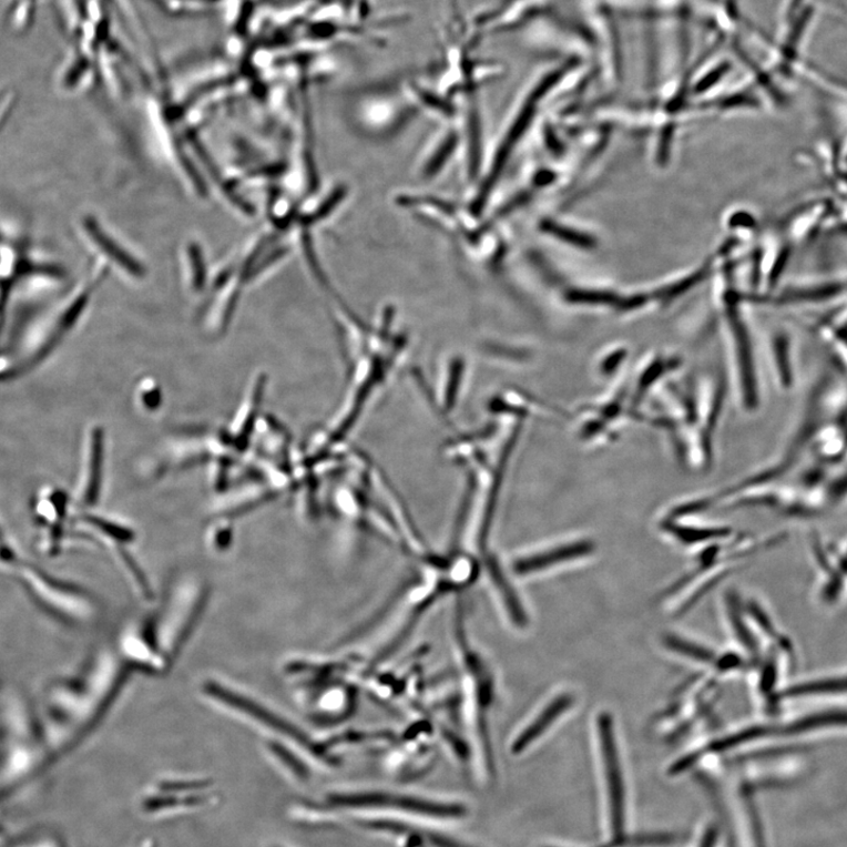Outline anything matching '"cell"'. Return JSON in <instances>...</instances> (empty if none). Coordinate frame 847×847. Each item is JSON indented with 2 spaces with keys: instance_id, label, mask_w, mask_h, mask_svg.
<instances>
[{
  "instance_id": "2",
  "label": "cell",
  "mask_w": 847,
  "mask_h": 847,
  "mask_svg": "<svg viewBox=\"0 0 847 847\" xmlns=\"http://www.w3.org/2000/svg\"><path fill=\"white\" fill-rule=\"evenodd\" d=\"M211 596L205 576L178 574L125 626L114 643L137 676L162 677L175 667L200 630Z\"/></svg>"
},
{
  "instance_id": "14",
  "label": "cell",
  "mask_w": 847,
  "mask_h": 847,
  "mask_svg": "<svg viewBox=\"0 0 847 847\" xmlns=\"http://www.w3.org/2000/svg\"><path fill=\"white\" fill-rule=\"evenodd\" d=\"M664 529L684 544L707 542L711 539L722 538L728 533L725 529H693L672 523H666Z\"/></svg>"
},
{
  "instance_id": "9",
  "label": "cell",
  "mask_w": 847,
  "mask_h": 847,
  "mask_svg": "<svg viewBox=\"0 0 847 847\" xmlns=\"http://www.w3.org/2000/svg\"><path fill=\"white\" fill-rule=\"evenodd\" d=\"M574 700L571 693H563L552 700L519 736L513 741L512 754L521 755L535 741L541 738L551 725L560 718L573 704Z\"/></svg>"
},
{
  "instance_id": "13",
  "label": "cell",
  "mask_w": 847,
  "mask_h": 847,
  "mask_svg": "<svg viewBox=\"0 0 847 847\" xmlns=\"http://www.w3.org/2000/svg\"><path fill=\"white\" fill-rule=\"evenodd\" d=\"M727 608L731 624H733L739 642L747 649L751 654L758 656V643L756 642L753 633L749 632L748 627L744 623L739 608V601L736 594H728Z\"/></svg>"
},
{
  "instance_id": "5",
  "label": "cell",
  "mask_w": 847,
  "mask_h": 847,
  "mask_svg": "<svg viewBox=\"0 0 847 847\" xmlns=\"http://www.w3.org/2000/svg\"><path fill=\"white\" fill-rule=\"evenodd\" d=\"M327 803L338 808L355 812L381 810L418 818L453 820L463 818L467 808L455 803L432 802L431 799L388 793H349L327 797Z\"/></svg>"
},
{
  "instance_id": "6",
  "label": "cell",
  "mask_w": 847,
  "mask_h": 847,
  "mask_svg": "<svg viewBox=\"0 0 847 847\" xmlns=\"http://www.w3.org/2000/svg\"><path fill=\"white\" fill-rule=\"evenodd\" d=\"M596 728L604 767L606 814L611 833L614 838H620L623 837L626 824V787L613 718L608 712L599 716Z\"/></svg>"
},
{
  "instance_id": "11",
  "label": "cell",
  "mask_w": 847,
  "mask_h": 847,
  "mask_svg": "<svg viewBox=\"0 0 847 847\" xmlns=\"http://www.w3.org/2000/svg\"><path fill=\"white\" fill-rule=\"evenodd\" d=\"M43 2L45 0H9L4 14L6 27L16 34L27 33Z\"/></svg>"
},
{
  "instance_id": "19",
  "label": "cell",
  "mask_w": 847,
  "mask_h": 847,
  "mask_svg": "<svg viewBox=\"0 0 847 847\" xmlns=\"http://www.w3.org/2000/svg\"><path fill=\"white\" fill-rule=\"evenodd\" d=\"M705 273H706L705 269H702V272L684 279L680 284L672 285L665 288V290L661 294V296L665 299H670V298H675L682 295L683 293L688 290V288H691L692 286H695L698 282H701L705 277L706 275Z\"/></svg>"
},
{
  "instance_id": "20",
  "label": "cell",
  "mask_w": 847,
  "mask_h": 847,
  "mask_svg": "<svg viewBox=\"0 0 847 847\" xmlns=\"http://www.w3.org/2000/svg\"><path fill=\"white\" fill-rule=\"evenodd\" d=\"M145 847H155L152 843H147Z\"/></svg>"
},
{
  "instance_id": "16",
  "label": "cell",
  "mask_w": 847,
  "mask_h": 847,
  "mask_svg": "<svg viewBox=\"0 0 847 847\" xmlns=\"http://www.w3.org/2000/svg\"><path fill=\"white\" fill-rule=\"evenodd\" d=\"M664 643L672 651H676L688 659L707 664L715 662L714 652L695 643L686 642L685 640L676 637V635H667Z\"/></svg>"
},
{
  "instance_id": "15",
  "label": "cell",
  "mask_w": 847,
  "mask_h": 847,
  "mask_svg": "<svg viewBox=\"0 0 847 847\" xmlns=\"http://www.w3.org/2000/svg\"><path fill=\"white\" fill-rule=\"evenodd\" d=\"M86 522L110 539L114 545H130L134 542V538H136L132 530L100 517H86Z\"/></svg>"
},
{
  "instance_id": "3",
  "label": "cell",
  "mask_w": 847,
  "mask_h": 847,
  "mask_svg": "<svg viewBox=\"0 0 847 847\" xmlns=\"http://www.w3.org/2000/svg\"><path fill=\"white\" fill-rule=\"evenodd\" d=\"M200 695L211 706L231 717L255 727L266 738H275L300 749L314 759L335 765L336 758L325 743L316 741L294 720L254 693L221 677H206L200 684Z\"/></svg>"
},
{
  "instance_id": "7",
  "label": "cell",
  "mask_w": 847,
  "mask_h": 847,
  "mask_svg": "<svg viewBox=\"0 0 847 847\" xmlns=\"http://www.w3.org/2000/svg\"><path fill=\"white\" fill-rule=\"evenodd\" d=\"M593 550L594 544L589 541L570 543L530 557L519 558L513 563V571L518 575H530L548 570L557 564L579 560V558L592 553Z\"/></svg>"
},
{
  "instance_id": "4",
  "label": "cell",
  "mask_w": 847,
  "mask_h": 847,
  "mask_svg": "<svg viewBox=\"0 0 847 847\" xmlns=\"http://www.w3.org/2000/svg\"><path fill=\"white\" fill-rule=\"evenodd\" d=\"M12 574L31 601L57 622L85 629L99 619V602L85 588L33 564L22 563Z\"/></svg>"
},
{
  "instance_id": "1",
  "label": "cell",
  "mask_w": 847,
  "mask_h": 847,
  "mask_svg": "<svg viewBox=\"0 0 847 847\" xmlns=\"http://www.w3.org/2000/svg\"><path fill=\"white\" fill-rule=\"evenodd\" d=\"M136 676L112 643L95 647L76 670L50 683L33 706L49 757L67 755L91 737Z\"/></svg>"
},
{
  "instance_id": "10",
  "label": "cell",
  "mask_w": 847,
  "mask_h": 847,
  "mask_svg": "<svg viewBox=\"0 0 847 847\" xmlns=\"http://www.w3.org/2000/svg\"><path fill=\"white\" fill-rule=\"evenodd\" d=\"M265 748L286 772L298 780H307L310 777L309 768L296 754L295 746L275 738H265Z\"/></svg>"
},
{
  "instance_id": "12",
  "label": "cell",
  "mask_w": 847,
  "mask_h": 847,
  "mask_svg": "<svg viewBox=\"0 0 847 847\" xmlns=\"http://www.w3.org/2000/svg\"><path fill=\"white\" fill-rule=\"evenodd\" d=\"M102 459H103V438L101 431H94L92 436V450H91V466L90 477L86 493V502L94 504L98 502V498L101 489L102 477Z\"/></svg>"
},
{
  "instance_id": "17",
  "label": "cell",
  "mask_w": 847,
  "mask_h": 847,
  "mask_svg": "<svg viewBox=\"0 0 847 847\" xmlns=\"http://www.w3.org/2000/svg\"><path fill=\"white\" fill-rule=\"evenodd\" d=\"M543 227L545 231H548L549 234L570 244H573L574 246H580L582 248H593L595 245L594 239L588 235L576 233V231L563 227L561 225L545 222Z\"/></svg>"
},
{
  "instance_id": "8",
  "label": "cell",
  "mask_w": 847,
  "mask_h": 847,
  "mask_svg": "<svg viewBox=\"0 0 847 847\" xmlns=\"http://www.w3.org/2000/svg\"><path fill=\"white\" fill-rule=\"evenodd\" d=\"M847 696V671L803 680L782 691L780 700H820Z\"/></svg>"
},
{
  "instance_id": "18",
  "label": "cell",
  "mask_w": 847,
  "mask_h": 847,
  "mask_svg": "<svg viewBox=\"0 0 847 847\" xmlns=\"http://www.w3.org/2000/svg\"><path fill=\"white\" fill-rule=\"evenodd\" d=\"M568 299L576 304H594V305L615 304L619 306V304L621 303V299L618 296L610 293H601V292H571L568 295Z\"/></svg>"
}]
</instances>
